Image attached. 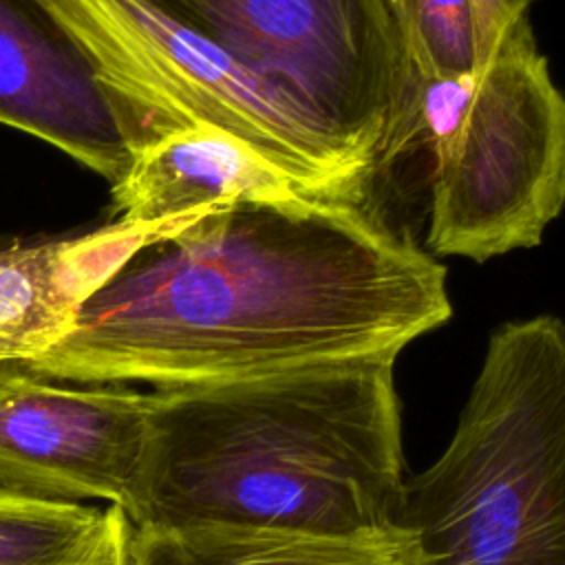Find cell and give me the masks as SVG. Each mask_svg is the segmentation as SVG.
Segmentation results:
<instances>
[{
  "instance_id": "cell-12",
  "label": "cell",
  "mask_w": 565,
  "mask_h": 565,
  "mask_svg": "<svg viewBox=\"0 0 565 565\" xmlns=\"http://www.w3.org/2000/svg\"><path fill=\"white\" fill-rule=\"evenodd\" d=\"M422 79L477 75V18L472 0H402Z\"/></svg>"
},
{
  "instance_id": "cell-10",
  "label": "cell",
  "mask_w": 565,
  "mask_h": 565,
  "mask_svg": "<svg viewBox=\"0 0 565 565\" xmlns=\"http://www.w3.org/2000/svg\"><path fill=\"white\" fill-rule=\"evenodd\" d=\"M128 565H408L404 536L327 539L227 525H135Z\"/></svg>"
},
{
  "instance_id": "cell-5",
  "label": "cell",
  "mask_w": 565,
  "mask_h": 565,
  "mask_svg": "<svg viewBox=\"0 0 565 565\" xmlns=\"http://www.w3.org/2000/svg\"><path fill=\"white\" fill-rule=\"evenodd\" d=\"M430 148L433 254L483 263L541 243L565 205V95L527 18L499 40Z\"/></svg>"
},
{
  "instance_id": "cell-9",
  "label": "cell",
  "mask_w": 565,
  "mask_h": 565,
  "mask_svg": "<svg viewBox=\"0 0 565 565\" xmlns=\"http://www.w3.org/2000/svg\"><path fill=\"white\" fill-rule=\"evenodd\" d=\"M106 282L88 234L0 247V364L49 353Z\"/></svg>"
},
{
  "instance_id": "cell-8",
  "label": "cell",
  "mask_w": 565,
  "mask_h": 565,
  "mask_svg": "<svg viewBox=\"0 0 565 565\" xmlns=\"http://www.w3.org/2000/svg\"><path fill=\"white\" fill-rule=\"evenodd\" d=\"M110 194L119 221H161L300 192L241 139L194 124L132 146Z\"/></svg>"
},
{
  "instance_id": "cell-1",
  "label": "cell",
  "mask_w": 565,
  "mask_h": 565,
  "mask_svg": "<svg viewBox=\"0 0 565 565\" xmlns=\"http://www.w3.org/2000/svg\"><path fill=\"white\" fill-rule=\"evenodd\" d=\"M452 316L446 267L364 205L305 194L199 218L88 298L29 371L152 391L397 358Z\"/></svg>"
},
{
  "instance_id": "cell-14",
  "label": "cell",
  "mask_w": 565,
  "mask_h": 565,
  "mask_svg": "<svg viewBox=\"0 0 565 565\" xmlns=\"http://www.w3.org/2000/svg\"><path fill=\"white\" fill-rule=\"evenodd\" d=\"M477 18V73L492 57L499 40L523 18L532 0H472Z\"/></svg>"
},
{
  "instance_id": "cell-11",
  "label": "cell",
  "mask_w": 565,
  "mask_h": 565,
  "mask_svg": "<svg viewBox=\"0 0 565 565\" xmlns=\"http://www.w3.org/2000/svg\"><path fill=\"white\" fill-rule=\"evenodd\" d=\"M93 503L46 501L0 488V565H73L102 523Z\"/></svg>"
},
{
  "instance_id": "cell-7",
  "label": "cell",
  "mask_w": 565,
  "mask_h": 565,
  "mask_svg": "<svg viewBox=\"0 0 565 565\" xmlns=\"http://www.w3.org/2000/svg\"><path fill=\"white\" fill-rule=\"evenodd\" d=\"M0 124L33 135L115 181L128 152L82 62L0 0Z\"/></svg>"
},
{
  "instance_id": "cell-3",
  "label": "cell",
  "mask_w": 565,
  "mask_h": 565,
  "mask_svg": "<svg viewBox=\"0 0 565 565\" xmlns=\"http://www.w3.org/2000/svg\"><path fill=\"white\" fill-rule=\"evenodd\" d=\"M218 46L287 132L311 194L362 205L419 135L402 0H154Z\"/></svg>"
},
{
  "instance_id": "cell-6",
  "label": "cell",
  "mask_w": 565,
  "mask_h": 565,
  "mask_svg": "<svg viewBox=\"0 0 565 565\" xmlns=\"http://www.w3.org/2000/svg\"><path fill=\"white\" fill-rule=\"evenodd\" d=\"M157 393L0 364V488L141 514Z\"/></svg>"
},
{
  "instance_id": "cell-4",
  "label": "cell",
  "mask_w": 565,
  "mask_h": 565,
  "mask_svg": "<svg viewBox=\"0 0 565 565\" xmlns=\"http://www.w3.org/2000/svg\"><path fill=\"white\" fill-rule=\"evenodd\" d=\"M408 565H565V322L501 324L446 450L406 477Z\"/></svg>"
},
{
  "instance_id": "cell-13",
  "label": "cell",
  "mask_w": 565,
  "mask_h": 565,
  "mask_svg": "<svg viewBox=\"0 0 565 565\" xmlns=\"http://www.w3.org/2000/svg\"><path fill=\"white\" fill-rule=\"evenodd\" d=\"M132 521L117 505H106L102 523L73 565H128Z\"/></svg>"
},
{
  "instance_id": "cell-2",
  "label": "cell",
  "mask_w": 565,
  "mask_h": 565,
  "mask_svg": "<svg viewBox=\"0 0 565 565\" xmlns=\"http://www.w3.org/2000/svg\"><path fill=\"white\" fill-rule=\"evenodd\" d=\"M395 360L154 391L135 525L399 536L406 472Z\"/></svg>"
}]
</instances>
